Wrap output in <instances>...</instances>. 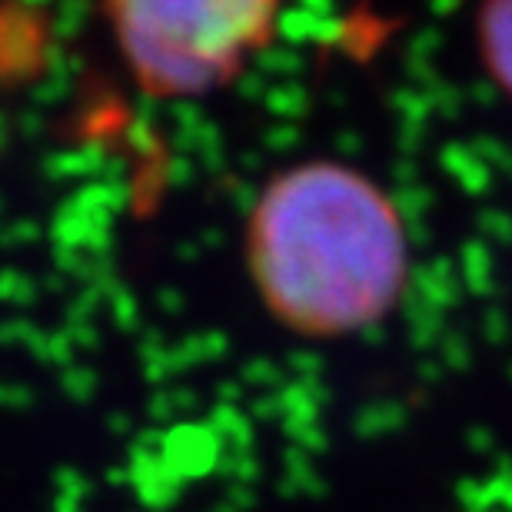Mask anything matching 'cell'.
I'll use <instances>...</instances> for the list:
<instances>
[{"instance_id":"2","label":"cell","mask_w":512,"mask_h":512,"mask_svg":"<svg viewBox=\"0 0 512 512\" xmlns=\"http://www.w3.org/2000/svg\"><path fill=\"white\" fill-rule=\"evenodd\" d=\"M133 77L157 97L223 87L273 37L283 0H107Z\"/></svg>"},{"instance_id":"3","label":"cell","mask_w":512,"mask_h":512,"mask_svg":"<svg viewBox=\"0 0 512 512\" xmlns=\"http://www.w3.org/2000/svg\"><path fill=\"white\" fill-rule=\"evenodd\" d=\"M476 37L486 74L512 100V0H483Z\"/></svg>"},{"instance_id":"1","label":"cell","mask_w":512,"mask_h":512,"mask_svg":"<svg viewBox=\"0 0 512 512\" xmlns=\"http://www.w3.org/2000/svg\"><path fill=\"white\" fill-rule=\"evenodd\" d=\"M247 263L266 310L303 336L380 323L403 296L409 240L396 203L333 160L283 170L250 213Z\"/></svg>"}]
</instances>
